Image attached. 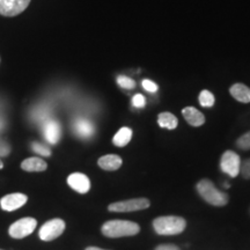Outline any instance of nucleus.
I'll list each match as a JSON object with an SVG mask.
<instances>
[{
    "instance_id": "30",
    "label": "nucleus",
    "mask_w": 250,
    "mask_h": 250,
    "mask_svg": "<svg viewBox=\"0 0 250 250\" xmlns=\"http://www.w3.org/2000/svg\"><path fill=\"white\" fill-rule=\"evenodd\" d=\"M0 250H1V249H0Z\"/></svg>"
},
{
    "instance_id": "8",
    "label": "nucleus",
    "mask_w": 250,
    "mask_h": 250,
    "mask_svg": "<svg viewBox=\"0 0 250 250\" xmlns=\"http://www.w3.org/2000/svg\"><path fill=\"white\" fill-rule=\"evenodd\" d=\"M31 0H0V15L13 18L26 11Z\"/></svg>"
},
{
    "instance_id": "16",
    "label": "nucleus",
    "mask_w": 250,
    "mask_h": 250,
    "mask_svg": "<svg viewBox=\"0 0 250 250\" xmlns=\"http://www.w3.org/2000/svg\"><path fill=\"white\" fill-rule=\"evenodd\" d=\"M229 93L236 101L241 103L250 102V88L243 83H234L229 88Z\"/></svg>"
},
{
    "instance_id": "15",
    "label": "nucleus",
    "mask_w": 250,
    "mask_h": 250,
    "mask_svg": "<svg viewBox=\"0 0 250 250\" xmlns=\"http://www.w3.org/2000/svg\"><path fill=\"white\" fill-rule=\"evenodd\" d=\"M182 115L191 126H201L205 123V116L193 107H187L182 110Z\"/></svg>"
},
{
    "instance_id": "28",
    "label": "nucleus",
    "mask_w": 250,
    "mask_h": 250,
    "mask_svg": "<svg viewBox=\"0 0 250 250\" xmlns=\"http://www.w3.org/2000/svg\"><path fill=\"white\" fill-rule=\"evenodd\" d=\"M86 250H105V249L98 248V247H88V248H86Z\"/></svg>"
},
{
    "instance_id": "26",
    "label": "nucleus",
    "mask_w": 250,
    "mask_h": 250,
    "mask_svg": "<svg viewBox=\"0 0 250 250\" xmlns=\"http://www.w3.org/2000/svg\"><path fill=\"white\" fill-rule=\"evenodd\" d=\"M155 250H180L179 247L175 245H160L155 248Z\"/></svg>"
},
{
    "instance_id": "10",
    "label": "nucleus",
    "mask_w": 250,
    "mask_h": 250,
    "mask_svg": "<svg viewBox=\"0 0 250 250\" xmlns=\"http://www.w3.org/2000/svg\"><path fill=\"white\" fill-rule=\"evenodd\" d=\"M67 184L74 191L81 193H87L90 189V181L88 176L81 173H73L67 177Z\"/></svg>"
},
{
    "instance_id": "7",
    "label": "nucleus",
    "mask_w": 250,
    "mask_h": 250,
    "mask_svg": "<svg viewBox=\"0 0 250 250\" xmlns=\"http://www.w3.org/2000/svg\"><path fill=\"white\" fill-rule=\"evenodd\" d=\"M240 167H241V159L239 154L233 151H226L221 156L220 168L225 174L230 177H236L240 174Z\"/></svg>"
},
{
    "instance_id": "9",
    "label": "nucleus",
    "mask_w": 250,
    "mask_h": 250,
    "mask_svg": "<svg viewBox=\"0 0 250 250\" xmlns=\"http://www.w3.org/2000/svg\"><path fill=\"white\" fill-rule=\"evenodd\" d=\"M27 202L28 197L24 193H8V195H5L0 199V208H1V210L6 212H13L15 210H19L20 208H22Z\"/></svg>"
},
{
    "instance_id": "24",
    "label": "nucleus",
    "mask_w": 250,
    "mask_h": 250,
    "mask_svg": "<svg viewBox=\"0 0 250 250\" xmlns=\"http://www.w3.org/2000/svg\"><path fill=\"white\" fill-rule=\"evenodd\" d=\"M142 85L144 87V89L147 90V92H149V93H156V92H158V89H159L158 85H156L154 81L148 80V79L143 80Z\"/></svg>"
},
{
    "instance_id": "17",
    "label": "nucleus",
    "mask_w": 250,
    "mask_h": 250,
    "mask_svg": "<svg viewBox=\"0 0 250 250\" xmlns=\"http://www.w3.org/2000/svg\"><path fill=\"white\" fill-rule=\"evenodd\" d=\"M131 138H132V130L126 126L121 127L118 132L114 136V138H112V144L117 146V147H124V146H126L130 143Z\"/></svg>"
},
{
    "instance_id": "6",
    "label": "nucleus",
    "mask_w": 250,
    "mask_h": 250,
    "mask_svg": "<svg viewBox=\"0 0 250 250\" xmlns=\"http://www.w3.org/2000/svg\"><path fill=\"white\" fill-rule=\"evenodd\" d=\"M151 202L147 198H133L127 201H122L111 203L108 206V210L110 212H136L142 211L149 208Z\"/></svg>"
},
{
    "instance_id": "18",
    "label": "nucleus",
    "mask_w": 250,
    "mask_h": 250,
    "mask_svg": "<svg viewBox=\"0 0 250 250\" xmlns=\"http://www.w3.org/2000/svg\"><path fill=\"white\" fill-rule=\"evenodd\" d=\"M158 124L160 125L161 127L167 130H174L176 129L177 125H179V121L175 115L171 114V112H161L158 116Z\"/></svg>"
},
{
    "instance_id": "19",
    "label": "nucleus",
    "mask_w": 250,
    "mask_h": 250,
    "mask_svg": "<svg viewBox=\"0 0 250 250\" xmlns=\"http://www.w3.org/2000/svg\"><path fill=\"white\" fill-rule=\"evenodd\" d=\"M215 102V99L210 90H202L201 94H199V103H201L202 107L205 108H210L213 107Z\"/></svg>"
},
{
    "instance_id": "1",
    "label": "nucleus",
    "mask_w": 250,
    "mask_h": 250,
    "mask_svg": "<svg viewBox=\"0 0 250 250\" xmlns=\"http://www.w3.org/2000/svg\"><path fill=\"white\" fill-rule=\"evenodd\" d=\"M101 232L104 236L117 239V237L137 235L140 232V227L134 221L109 220L103 224Z\"/></svg>"
},
{
    "instance_id": "22",
    "label": "nucleus",
    "mask_w": 250,
    "mask_h": 250,
    "mask_svg": "<svg viewBox=\"0 0 250 250\" xmlns=\"http://www.w3.org/2000/svg\"><path fill=\"white\" fill-rule=\"evenodd\" d=\"M117 83L120 85L122 88L124 89H132L136 86V83L131 79L129 77H125V76H120L117 78Z\"/></svg>"
},
{
    "instance_id": "5",
    "label": "nucleus",
    "mask_w": 250,
    "mask_h": 250,
    "mask_svg": "<svg viewBox=\"0 0 250 250\" xmlns=\"http://www.w3.org/2000/svg\"><path fill=\"white\" fill-rule=\"evenodd\" d=\"M65 227H66V225H65L64 220L58 218L51 219V220L46 221V223L40 228V239L45 242L52 241V240L57 239V237H59L62 233H64Z\"/></svg>"
},
{
    "instance_id": "27",
    "label": "nucleus",
    "mask_w": 250,
    "mask_h": 250,
    "mask_svg": "<svg viewBox=\"0 0 250 250\" xmlns=\"http://www.w3.org/2000/svg\"><path fill=\"white\" fill-rule=\"evenodd\" d=\"M2 147H8L7 144L4 142H0V155H7L11 151H7V149H2Z\"/></svg>"
},
{
    "instance_id": "13",
    "label": "nucleus",
    "mask_w": 250,
    "mask_h": 250,
    "mask_svg": "<svg viewBox=\"0 0 250 250\" xmlns=\"http://www.w3.org/2000/svg\"><path fill=\"white\" fill-rule=\"evenodd\" d=\"M73 127L76 134H78L83 139H88L95 133V127H94L92 122H89L88 120H83L81 118V120L76 121L73 124Z\"/></svg>"
},
{
    "instance_id": "23",
    "label": "nucleus",
    "mask_w": 250,
    "mask_h": 250,
    "mask_svg": "<svg viewBox=\"0 0 250 250\" xmlns=\"http://www.w3.org/2000/svg\"><path fill=\"white\" fill-rule=\"evenodd\" d=\"M146 104V99L145 96L142 95V94H136V95L132 98V105L134 108H144Z\"/></svg>"
},
{
    "instance_id": "21",
    "label": "nucleus",
    "mask_w": 250,
    "mask_h": 250,
    "mask_svg": "<svg viewBox=\"0 0 250 250\" xmlns=\"http://www.w3.org/2000/svg\"><path fill=\"white\" fill-rule=\"evenodd\" d=\"M236 146L243 151H249L250 149V131L242 134L239 139L236 140Z\"/></svg>"
},
{
    "instance_id": "2",
    "label": "nucleus",
    "mask_w": 250,
    "mask_h": 250,
    "mask_svg": "<svg viewBox=\"0 0 250 250\" xmlns=\"http://www.w3.org/2000/svg\"><path fill=\"white\" fill-rule=\"evenodd\" d=\"M187 221L176 215L159 217L153 221V228L159 235H177L186 229Z\"/></svg>"
},
{
    "instance_id": "3",
    "label": "nucleus",
    "mask_w": 250,
    "mask_h": 250,
    "mask_svg": "<svg viewBox=\"0 0 250 250\" xmlns=\"http://www.w3.org/2000/svg\"><path fill=\"white\" fill-rule=\"evenodd\" d=\"M197 191L205 202L213 206H225L228 203V196L219 191L210 180H202L197 183Z\"/></svg>"
},
{
    "instance_id": "20",
    "label": "nucleus",
    "mask_w": 250,
    "mask_h": 250,
    "mask_svg": "<svg viewBox=\"0 0 250 250\" xmlns=\"http://www.w3.org/2000/svg\"><path fill=\"white\" fill-rule=\"evenodd\" d=\"M31 148H33V151L37 153V154L41 155V156H50L51 155V149L49 147H46L45 145H43V144L41 143H31Z\"/></svg>"
},
{
    "instance_id": "14",
    "label": "nucleus",
    "mask_w": 250,
    "mask_h": 250,
    "mask_svg": "<svg viewBox=\"0 0 250 250\" xmlns=\"http://www.w3.org/2000/svg\"><path fill=\"white\" fill-rule=\"evenodd\" d=\"M21 168L24 171H29V173H39V171L46 170L48 164L43 159L33 156V158H28L21 162Z\"/></svg>"
},
{
    "instance_id": "12",
    "label": "nucleus",
    "mask_w": 250,
    "mask_h": 250,
    "mask_svg": "<svg viewBox=\"0 0 250 250\" xmlns=\"http://www.w3.org/2000/svg\"><path fill=\"white\" fill-rule=\"evenodd\" d=\"M44 136L48 143L51 144V145L58 144L62 136L61 124L57 121H49L44 126Z\"/></svg>"
},
{
    "instance_id": "29",
    "label": "nucleus",
    "mask_w": 250,
    "mask_h": 250,
    "mask_svg": "<svg viewBox=\"0 0 250 250\" xmlns=\"http://www.w3.org/2000/svg\"><path fill=\"white\" fill-rule=\"evenodd\" d=\"M2 168H4V164H2L1 159H0V170H1V169H2Z\"/></svg>"
},
{
    "instance_id": "4",
    "label": "nucleus",
    "mask_w": 250,
    "mask_h": 250,
    "mask_svg": "<svg viewBox=\"0 0 250 250\" xmlns=\"http://www.w3.org/2000/svg\"><path fill=\"white\" fill-rule=\"evenodd\" d=\"M37 226V220L34 218L27 217L19 219L9 226L8 228V234L9 236L13 237V239L21 240L27 237L30 234H33L34 230Z\"/></svg>"
},
{
    "instance_id": "25",
    "label": "nucleus",
    "mask_w": 250,
    "mask_h": 250,
    "mask_svg": "<svg viewBox=\"0 0 250 250\" xmlns=\"http://www.w3.org/2000/svg\"><path fill=\"white\" fill-rule=\"evenodd\" d=\"M240 173L243 176V179L249 180L250 179V159H247L246 161H243L240 167Z\"/></svg>"
},
{
    "instance_id": "11",
    "label": "nucleus",
    "mask_w": 250,
    "mask_h": 250,
    "mask_svg": "<svg viewBox=\"0 0 250 250\" xmlns=\"http://www.w3.org/2000/svg\"><path fill=\"white\" fill-rule=\"evenodd\" d=\"M122 164H123V160L120 155L116 154H108V155H103L99 159L98 165L99 167L103 170H108V171H114L120 169Z\"/></svg>"
}]
</instances>
